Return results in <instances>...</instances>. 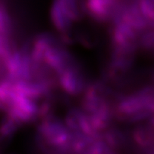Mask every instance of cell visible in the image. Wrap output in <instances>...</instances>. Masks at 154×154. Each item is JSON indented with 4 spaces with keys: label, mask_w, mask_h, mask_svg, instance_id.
Returning <instances> with one entry per match:
<instances>
[{
    "label": "cell",
    "mask_w": 154,
    "mask_h": 154,
    "mask_svg": "<svg viewBox=\"0 0 154 154\" xmlns=\"http://www.w3.org/2000/svg\"><path fill=\"white\" fill-rule=\"evenodd\" d=\"M109 51L138 57L154 50V0H129L109 23Z\"/></svg>",
    "instance_id": "cell-1"
},
{
    "label": "cell",
    "mask_w": 154,
    "mask_h": 154,
    "mask_svg": "<svg viewBox=\"0 0 154 154\" xmlns=\"http://www.w3.org/2000/svg\"><path fill=\"white\" fill-rule=\"evenodd\" d=\"M85 12L83 0H53L51 8V23L64 42L72 40Z\"/></svg>",
    "instance_id": "cell-2"
}]
</instances>
